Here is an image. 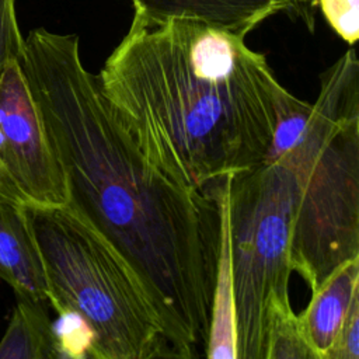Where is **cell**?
<instances>
[{
	"label": "cell",
	"mask_w": 359,
	"mask_h": 359,
	"mask_svg": "<svg viewBox=\"0 0 359 359\" xmlns=\"http://www.w3.org/2000/svg\"><path fill=\"white\" fill-rule=\"evenodd\" d=\"M146 359H198L196 352L178 346L163 338Z\"/></svg>",
	"instance_id": "e0dca14e"
},
{
	"label": "cell",
	"mask_w": 359,
	"mask_h": 359,
	"mask_svg": "<svg viewBox=\"0 0 359 359\" xmlns=\"http://www.w3.org/2000/svg\"><path fill=\"white\" fill-rule=\"evenodd\" d=\"M24 205L0 195V279L17 297L43 303L48 286Z\"/></svg>",
	"instance_id": "ba28073f"
},
{
	"label": "cell",
	"mask_w": 359,
	"mask_h": 359,
	"mask_svg": "<svg viewBox=\"0 0 359 359\" xmlns=\"http://www.w3.org/2000/svg\"><path fill=\"white\" fill-rule=\"evenodd\" d=\"M0 168L25 203H67L62 170L20 62H11L0 77Z\"/></svg>",
	"instance_id": "8992f818"
},
{
	"label": "cell",
	"mask_w": 359,
	"mask_h": 359,
	"mask_svg": "<svg viewBox=\"0 0 359 359\" xmlns=\"http://www.w3.org/2000/svg\"><path fill=\"white\" fill-rule=\"evenodd\" d=\"M331 28L349 45L359 38V0H317Z\"/></svg>",
	"instance_id": "9a60e30c"
},
{
	"label": "cell",
	"mask_w": 359,
	"mask_h": 359,
	"mask_svg": "<svg viewBox=\"0 0 359 359\" xmlns=\"http://www.w3.org/2000/svg\"><path fill=\"white\" fill-rule=\"evenodd\" d=\"M231 175H224L208 185L219 215V244L215 289L206 334V359H238L236 313L230 273V220L229 189Z\"/></svg>",
	"instance_id": "9c48e42d"
},
{
	"label": "cell",
	"mask_w": 359,
	"mask_h": 359,
	"mask_svg": "<svg viewBox=\"0 0 359 359\" xmlns=\"http://www.w3.org/2000/svg\"><path fill=\"white\" fill-rule=\"evenodd\" d=\"M135 13L153 20H185L247 36L269 17L296 14L293 0H132Z\"/></svg>",
	"instance_id": "52a82bcc"
},
{
	"label": "cell",
	"mask_w": 359,
	"mask_h": 359,
	"mask_svg": "<svg viewBox=\"0 0 359 359\" xmlns=\"http://www.w3.org/2000/svg\"><path fill=\"white\" fill-rule=\"evenodd\" d=\"M24 49L15 0H0V77L11 62H20Z\"/></svg>",
	"instance_id": "5bb4252c"
},
{
	"label": "cell",
	"mask_w": 359,
	"mask_h": 359,
	"mask_svg": "<svg viewBox=\"0 0 359 359\" xmlns=\"http://www.w3.org/2000/svg\"><path fill=\"white\" fill-rule=\"evenodd\" d=\"M294 192L276 163L231 175L230 273L238 359H265L271 297L289 299Z\"/></svg>",
	"instance_id": "5b68a950"
},
{
	"label": "cell",
	"mask_w": 359,
	"mask_h": 359,
	"mask_svg": "<svg viewBox=\"0 0 359 359\" xmlns=\"http://www.w3.org/2000/svg\"><path fill=\"white\" fill-rule=\"evenodd\" d=\"M56 359H66V358H62L60 355H57V358H56Z\"/></svg>",
	"instance_id": "ffe728a7"
},
{
	"label": "cell",
	"mask_w": 359,
	"mask_h": 359,
	"mask_svg": "<svg viewBox=\"0 0 359 359\" xmlns=\"http://www.w3.org/2000/svg\"><path fill=\"white\" fill-rule=\"evenodd\" d=\"M66 206L123 257L174 345L205 344L216 278L219 215L208 187L189 188L154 165L80 57L79 36L32 29L20 60Z\"/></svg>",
	"instance_id": "6da1fadb"
},
{
	"label": "cell",
	"mask_w": 359,
	"mask_h": 359,
	"mask_svg": "<svg viewBox=\"0 0 359 359\" xmlns=\"http://www.w3.org/2000/svg\"><path fill=\"white\" fill-rule=\"evenodd\" d=\"M296 6V15L302 17L304 22L313 28V10L317 6V0H293Z\"/></svg>",
	"instance_id": "ac0fdd59"
},
{
	"label": "cell",
	"mask_w": 359,
	"mask_h": 359,
	"mask_svg": "<svg viewBox=\"0 0 359 359\" xmlns=\"http://www.w3.org/2000/svg\"><path fill=\"white\" fill-rule=\"evenodd\" d=\"M323 359H359V294L353 297L342 325Z\"/></svg>",
	"instance_id": "2e32d148"
},
{
	"label": "cell",
	"mask_w": 359,
	"mask_h": 359,
	"mask_svg": "<svg viewBox=\"0 0 359 359\" xmlns=\"http://www.w3.org/2000/svg\"><path fill=\"white\" fill-rule=\"evenodd\" d=\"M53 325L42 302L17 297L0 339V359H56Z\"/></svg>",
	"instance_id": "8fae6325"
},
{
	"label": "cell",
	"mask_w": 359,
	"mask_h": 359,
	"mask_svg": "<svg viewBox=\"0 0 359 359\" xmlns=\"http://www.w3.org/2000/svg\"><path fill=\"white\" fill-rule=\"evenodd\" d=\"M57 353L66 359H88L94 344V332L83 317L73 311L57 313L52 323Z\"/></svg>",
	"instance_id": "4fadbf2b"
},
{
	"label": "cell",
	"mask_w": 359,
	"mask_h": 359,
	"mask_svg": "<svg viewBox=\"0 0 359 359\" xmlns=\"http://www.w3.org/2000/svg\"><path fill=\"white\" fill-rule=\"evenodd\" d=\"M0 195L25 203V202L21 199V196L18 195V192L15 191V188L13 187V184L10 182V180H8V178L6 177V174L1 171V168H0Z\"/></svg>",
	"instance_id": "d6986e66"
},
{
	"label": "cell",
	"mask_w": 359,
	"mask_h": 359,
	"mask_svg": "<svg viewBox=\"0 0 359 359\" xmlns=\"http://www.w3.org/2000/svg\"><path fill=\"white\" fill-rule=\"evenodd\" d=\"M48 302L94 332L88 359H146L164 338L142 282L112 244L69 206L24 205Z\"/></svg>",
	"instance_id": "277c9868"
},
{
	"label": "cell",
	"mask_w": 359,
	"mask_h": 359,
	"mask_svg": "<svg viewBox=\"0 0 359 359\" xmlns=\"http://www.w3.org/2000/svg\"><path fill=\"white\" fill-rule=\"evenodd\" d=\"M275 112L264 161L280 164L292 178V269L314 292L341 264L359 258L356 50H346L321 74L314 104L282 87Z\"/></svg>",
	"instance_id": "3957f363"
},
{
	"label": "cell",
	"mask_w": 359,
	"mask_h": 359,
	"mask_svg": "<svg viewBox=\"0 0 359 359\" xmlns=\"http://www.w3.org/2000/svg\"><path fill=\"white\" fill-rule=\"evenodd\" d=\"M97 77L146 157L189 188L265 160L282 84L243 35L135 13Z\"/></svg>",
	"instance_id": "7a4b0ae2"
},
{
	"label": "cell",
	"mask_w": 359,
	"mask_h": 359,
	"mask_svg": "<svg viewBox=\"0 0 359 359\" xmlns=\"http://www.w3.org/2000/svg\"><path fill=\"white\" fill-rule=\"evenodd\" d=\"M359 294V258L341 264L314 292L297 314L300 332L324 355L332 345L355 296Z\"/></svg>",
	"instance_id": "30bf717a"
},
{
	"label": "cell",
	"mask_w": 359,
	"mask_h": 359,
	"mask_svg": "<svg viewBox=\"0 0 359 359\" xmlns=\"http://www.w3.org/2000/svg\"><path fill=\"white\" fill-rule=\"evenodd\" d=\"M269 307L265 359H323L321 353L310 346L300 332L290 297L283 299L273 293Z\"/></svg>",
	"instance_id": "7c38bea8"
}]
</instances>
